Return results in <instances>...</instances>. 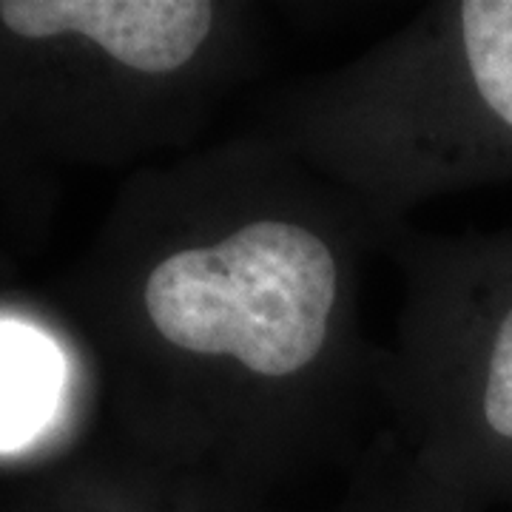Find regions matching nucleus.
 I'll return each instance as SVG.
<instances>
[{
    "mask_svg": "<svg viewBox=\"0 0 512 512\" xmlns=\"http://www.w3.org/2000/svg\"><path fill=\"white\" fill-rule=\"evenodd\" d=\"M325 512H476L424 473L387 427L353 456L348 481Z\"/></svg>",
    "mask_w": 512,
    "mask_h": 512,
    "instance_id": "5",
    "label": "nucleus"
},
{
    "mask_svg": "<svg viewBox=\"0 0 512 512\" xmlns=\"http://www.w3.org/2000/svg\"><path fill=\"white\" fill-rule=\"evenodd\" d=\"M384 256L402 276L384 427L476 512L512 507V231L402 225Z\"/></svg>",
    "mask_w": 512,
    "mask_h": 512,
    "instance_id": "3",
    "label": "nucleus"
},
{
    "mask_svg": "<svg viewBox=\"0 0 512 512\" xmlns=\"http://www.w3.org/2000/svg\"><path fill=\"white\" fill-rule=\"evenodd\" d=\"M35 512H276L271 495L143 456L123 476L86 484Z\"/></svg>",
    "mask_w": 512,
    "mask_h": 512,
    "instance_id": "4",
    "label": "nucleus"
},
{
    "mask_svg": "<svg viewBox=\"0 0 512 512\" xmlns=\"http://www.w3.org/2000/svg\"><path fill=\"white\" fill-rule=\"evenodd\" d=\"M254 131L393 231L424 202L512 180V0L421 6L282 89Z\"/></svg>",
    "mask_w": 512,
    "mask_h": 512,
    "instance_id": "2",
    "label": "nucleus"
},
{
    "mask_svg": "<svg viewBox=\"0 0 512 512\" xmlns=\"http://www.w3.org/2000/svg\"><path fill=\"white\" fill-rule=\"evenodd\" d=\"M396 231L256 131L148 171L111 296L143 456L265 495L342 456L382 407L362 285Z\"/></svg>",
    "mask_w": 512,
    "mask_h": 512,
    "instance_id": "1",
    "label": "nucleus"
},
{
    "mask_svg": "<svg viewBox=\"0 0 512 512\" xmlns=\"http://www.w3.org/2000/svg\"><path fill=\"white\" fill-rule=\"evenodd\" d=\"M57 384L55 345L32 328L0 325V450L18 447L43 424Z\"/></svg>",
    "mask_w": 512,
    "mask_h": 512,
    "instance_id": "6",
    "label": "nucleus"
}]
</instances>
